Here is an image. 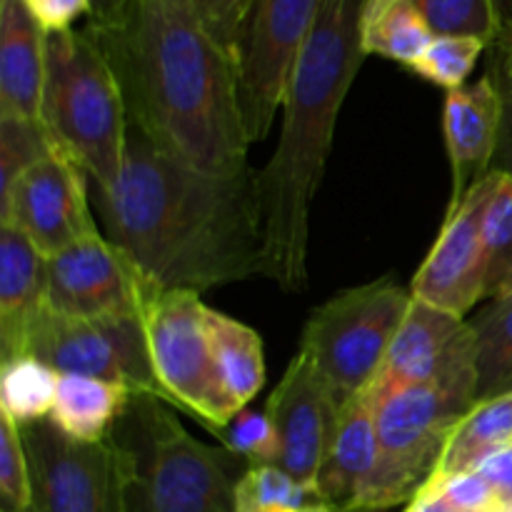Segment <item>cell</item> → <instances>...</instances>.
I'll use <instances>...</instances> for the list:
<instances>
[{
    "label": "cell",
    "mask_w": 512,
    "mask_h": 512,
    "mask_svg": "<svg viewBox=\"0 0 512 512\" xmlns=\"http://www.w3.org/2000/svg\"><path fill=\"white\" fill-rule=\"evenodd\" d=\"M365 0H320L290 73L278 148L255 173L263 225V275L288 293L308 288L310 210L325 175L335 123L368 55L360 45Z\"/></svg>",
    "instance_id": "3"
},
{
    "label": "cell",
    "mask_w": 512,
    "mask_h": 512,
    "mask_svg": "<svg viewBox=\"0 0 512 512\" xmlns=\"http://www.w3.org/2000/svg\"><path fill=\"white\" fill-rule=\"evenodd\" d=\"M500 98H503V125H500L498 150H495L490 173H503L512 178V93L500 95Z\"/></svg>",
    "instance_id": "39"
},
{
    "label": "cell",
    "mask_w": 512,
    "mask_h": 512,
    "mask_svg": "<svg viewBox=\"0 0 512 512\" xmlns=\"http://www.w3.org/2000/svg\"><path fill=\"white\" fill-rule=\"evenodd\" d=\"M485 258V298L512 293V178L498 173L493 195L483 220Z\"/></svg>",
    "instance_id": "28"
},
{
    "label": "cell",
    "mask_w": 512,
    "mask_h": 512,
    "mask_svg": "<svg viewBox=\"0 0 512 512\" xmlns=\"http://www.w3.org/2000/svg\"><path fill=\"white\" fill-rule=\"evenodd\" d=\"M28 355L43 360L60 375H90L113 380L133 393L155 395L163 400L150 365L143 320H88L55 313L45 305Z\"/></svg>",
    "instance_id": "10"
},
{
    "label": "cell",
    "mask_w": 512,
    "mask_h": 512,
    "mask_svg": "<svg viewBox=\"0 0 512 512\" xmlns=\"http://www.w3.org/2000/svg\"><path fill=\"white\" fill-rule=\"evenodd\" d=\"M218 438L223 440V445L230 453L245 460L248 468H255V465H278V435H275V428L265 410H240L220 430Z\"/></svg>",
    "instance_id": "33"
},
{
    "label": "cell",
    "mask_w": 512,
    "mask_h": 512,
    "mask_svg": "<svg viewBox=\"0 0 512 512\" xmlns=\"http://www.w3.org/2000/svg\"><path fill=\"white\" fill-rule=\"evenodd\" d=\"M410 303L413 293L385 275L340 290L310 313L298 350L313 360L340 405L378 380Z\"/></svg>",
    "instance_id": "6"
},
{
    "label": "cell",
    "mask_w": 512,
    "mask_h": 512,
    "mask_svg": "<svg viewBox=\"0 0 512 512\" xmlns=\"http://www.w3.org/2000/svg\"><path fill=\"white\" fill-rule=\"evenodd\" d=\"M405 512H453V510H450V505L445 503V500L440 498L430 485H423V490L410 500V505L405 508Z\"/></svg>",
    "instance_id": "41"
},
{
    "label": "cell",
    "mask_w": 512,
    "mask_h": 512,
    "mask_svg": "<svg viewBox=\"0 0 512 512\" xmlns=\"http://www.w3.org/2000/svg\"><path fill=\"white\" fill-rule=\"evenodd\" d=\"M210 338L220 398L235 418L265 385L263 340L253 328L218 310L210 313Z\"/></svg>",
    "instance_id": "22"
},
{
    "label": "cell",
    "mask_w": 512,
    "mask_h": 512,
    "mask_svg": "<svg viewBox=\"0 0 512 512\" xmlns=\"http://www.w3.org/2000/svg\"><path fill=\"white\" fill-rule=\"evenodd\" d=\"M253 0H193L195 13L215 40L235 58L240 30H243Z\"/></svg>",
    "instance_id": "35"
},
{
    "label": "cell",
    "mask_w": 512,
    "mask_h": 512,
    "mask_svg": "<svg viewBox=\"0 0 512 512\" xmlns=\"http://www.w3.org/2000/svg\"><path fill=\"white\" fill-rule=\"evenodd\" d=\"M18 428L33 483L30 512H125L123 475L110 438L78 443L50 418Z\"/></svg>",
    "instance_id": "11"
},
{
    "label": "cell",
    "mask_w": 512,
    "mask_h": 512,
    "mask_svg": "<svg viewBox=\"0 0 512 512\" xmlns=\"http://www.w3.org/2000/svg\"><path fill=\"white\" fill-rule=\"evenodd\" d=\"M495 5H498V13H500V18H503V25L510 23V20H512V0H495Z\"/></svg>",
    "instance_id": "42"
},
{
    "label": "cell",
    "mask_w": 512,
    "mask_h": 512,
    "mask_svg": "<svg viewBox=\"0 0 512 512\" xmlns=\"http://www.w3.org/2000/svg\"><path fill=\"white\" fill-rule=\"evenodd\" d=\"M50 150L53 140L45 133L43 123L0 118V193H5L23 170L45 158Z\"/></svg>",
    "instance_id": "32"
},
{
    "label": "cell",
    "mask_w": 512,
    "mask_h": 512,
    "mask_svg": "<svg viewBox=\"0 0 512 512\" xmlns=\"http://www.w3.org/2000/svg\"><path fill=\"white\" fill-rule=\"evenodd\" d=\"M235 512H340L318 485L300 483L278 465L245 468L235 485Z\"/></svg>",
    "instance_id": "25"
},
{
    "label": "cell",
    "mask_w": 512,
    "mask_h": 512,
    "mask_svg": "<svg viewBox=\"0 0 512 512\" xmlns=\"http://www.w3.org/2000/svg\"><path fill=\"white\" fill-rule=\"evenodd\" d=\"M58 378L50 365L33 355L3 360L0 370V413L18 425H33L50 418L58 393Z\"/></svg>",
    "instance_id": "27"
},
{
    "label": "cell",
    "mask_w": 512,
    "mask_h": 512,
    "mask_svg": "<svg viewBox=\"0 0 512 512\" xmlns=\"http://www.w3.org/2000/svg\"><path fill=\"white\" fill-rule=\"evenodd\" d=\"M45 255L8 223H0V358L28 355L45 310Z\"/></svg>",
    "instance_id": "18"
},
{
    "label": "cell",
    "mask_w": 512,
    "mask_h": 512,
    "mask_svg": "<svg viewBox=\"0 0 512 512\" xmlns=\"http://www.w3.org/2000/svg\"><path fill=\"white\" fill-rule=\"evenodd\" d=\"M508 512H512V505H510V508H508Z\"/></svg>",
    "instance_id": "44"
},
{
    "label": "cell",
    "mask_w": 512,
    "mask_h": 512,
    "mask_svg": "<svg viewBox=\"0 0 512 512\" xmlns=\"http://www.w3.org/2000/svg\"><path fill=\"white\" fill-rule=\"evenodd\" d=\"M88 30L113 65L130 125L155 148L213 175L248 170L235 58L193 0H130L118 20Z\"/></svg>",
    "instance_id": "2"
},
{
    "label": "cell",
    "mask_w": 512,
    "mask_h": 512,
    "mask_svg": "<svg viewBox=\"0 0 512 512\" xmlns=\"http://www.w3.org/2000/svg\"><path fill=\"white\" fill-rule=\"evenodd\" d=\"M433 35H465L493 45L503 28L495 0H413Z\"/></svg>",
    "instance_id": "29"
},
{
    "label": "cell",
    "mask_w": 512,
    "mask_h": 512,
    "mask_svg": "<svg viewBox=\"0 0 512 512\" xmlns=\"http://www.w3.org/2000/svg\"><path fill=\"white\" fill-rule=\"evenodd\" d=\"M403 385H440L478 403V350L468 320L413 298L373 390Z\"/></svg>",
    "instance_id": "13"
},
{
    "label": "cell",
    "mask_w": 512,
    "mask_h": 512,
    "mask_svg": "<svg viewBox=\"0 0 512 512\" xmlns=\"http://www.w3.org/2000/svg\"><path fill=\"white\" fill-rule=\"evenodd\" d=\"M485 48H488V43H483L480 38L435 35L433 43L410 65V70L418 73L423 80H428V83L440 85L445 90L463 88Z\"/></svg>",
    "instance_id": "30"
},
{
    "label": "cell",
    "mask_w": 512,
    "mask_h": 512,
    "mask_svg": "<svg viewBox=\"0 0 512 512\" xmlns=\"http://www.w3.org/2000/svg\"><path fill=\"white\" fill-rule=\"evenodd\" d=\"M488 75L500 95L512 93V20L500 28L498 38L490 45Z\"/></svg>",
    "instance_id": "38"
},
{
    "label": "cell",
    "mask_w": 512,
    "mask_h": 512,
    "mask_svg": "<svg viewBox=\"0 0 512 512\" xmlns=\"http://www.w3.org/2000/svg\"><path fill=\"white\" fill-rule=\"evenodd\" d=\"M133 390L90 375H60L50 420L78 443H103L128 408Z\"/></svg>",
    "instance_id": "21"
},
{
    "label": "cell",
    "mask_w": 512,
    "mask_h": 512,
    "mask_svg": "<svg viewBox=\"0 0 512 512\" xmlns=\"http://www.w3.org/2000/svg\"><path fill=\"white\" fill-rule=\"evenodd\" d=\"M125 512H235L238 455L195 440L155 395L133 393L108 435Z\"/></svg>",
    "instance_id": "4"
},
{
    "label": "cell",
    "mask_w": 512,
    "mask_h": 512,
    "mask_svg": "<svg viewBox=\"0 0 512 512\" xmlns=\"http://www.w3.org/2000/svg\"><path fill=\"white\" fill-rule=\"evenodd\" d=\"M340 410L343 405L320 370L303 350H298L265 403V413L278 435V468L300 483L315 485L333 445Z\"/></svg>",
    "instance_id": "16"
},
{
    "label": "cell",
    "mask_w": 512,
    "mask_h": 512,
    "mask_svg": "<svg viewBox=\"0 0 512 512\" xmlns=\"http://www.w3.org/2000/svg\"><path fill=\"white\" fill-rule=\"evenodd\" d=\"M425 485L435 490L453 512H508V505L498 498L493 485L475 470L453 475H430Z\"/></svg>",
    "instance_id": "34"
},
{
    "label": "cell",
    "mask_w": 512,
    "mask_h": 512,
    "mask_svg": "<svg viewBox=\"0 0 512 512\" xmlns=\"http://www.w3.org/2000/svg\"><path fill=\"white\" fill-rule=\"evenodd\" d=\"M210 313L195 290H153L140 320L165 403L188 410L218 435L233 418L215 380Z\"/></svg>",
    "instance_id": "8"
},
{
    "label": "cell",
    "mask_w": 512,
    "mask_h": 512,
    "mask_svg": "<svg viewBox=\"0 0 512 512\" xmlns=\"http://www.w3.org/2000/svg\"><path fill=\"white\" fill-rule=\"evenodd\" d=\"M320 0H253L235 48L238 100L250 143L268 138Z\"/></svg>",
    "instance_id": "9"
},
{
    "label": "cell",
    "mask_w": 512,
    "mask_h": 512,
    "mask_svg": "<svg viewBox=\"0 0 512 512\" xmlns=\"http://www.w3.org/2000/svg\"><path fill=\"white\" fill-rule=\"evenodd\" d=\"M45 35L73 30L75 20L93 13V0H20Z\"/></svg>",
    "instance_id": "36"
},
{
    "label": "cell",
    "mask_w": 512,
    "mask_h": 512,
    "mask_svg": "<svg viewBox=\"0 0 512 512\" xmlns=\"http://www.w3.org/2000/svg\"><path fill=\"white\" fill-rule=\"evenodd\" d=\"M478 350V400L512 390V293L500 295L470 323Z\"/></svg>",
    "instance_id": "26"
},
{
    "label": "cell",
    "mask_w": 512,
    "mask_h": 512,
    "mask_svg": "<svg viewBox=\"0 0 512 512\" xmlns=\"http://www.w3.org/2000/svg\"><path fill=\"white\" fill-rule=\"evenodd\" d=\"M475 473L483 475L493 490L498 493V498L503 500L505 505H512V443L503 445V448L490 450L488 455L475 463Z\"/></svg>",
    "instance_id": "37"
},
{
    "label": "cell",
    "mask_w": 512,
    "mask_h": 512,
    "mask_svg": "<svg viewBox=\"0 0 512 512\" xmlns=\"http://www.w3.org/2000/svg\"><path fill=\"white\" fill-rule=\"evenodd\" d=\"M375 408H378V395L373 385L343 405L333 445L315 478V485L325 495V500L340 512L353 510L358 505V498L363 495L378 463Z\"/></svg>",
    "instance_id": "20"
},
{
    "label": "cell",
    "mask_w": 512,
    "mask_h": 512,
    "mask_svg": "<svg viewBox=\"0 0 512 512\" xmlns=\"http://www.w3.org/2000/svg\"><path fill=\"white\" fill-rule=\"evenodd\" d=\"M475 400L440 385H403L378 395V463L353 510L410 503L435 473L450 433Z\"/></svg>",
    "instance_id": "7"
},
{
    "label": "cell",
    "mask_w": 512,
    "mask_h": 512,
    "mask_svg": "<svg viewBox=\"0 0 512 512\" xmlns=\"http://www.w3.org/2000/svg\"><path fill=\"white\" fill-rule=\"evenodd\" d=\"M45 40L20 0H0V118L40 123Z\"/></svg>",
    "instance_id": "19"
},
{
    "label": "cell",
    "mask_w": 512,
    "mask_h": 512,
    "mask_svg": "<svg viewBox=\"0 0 512 512\" xmlns=\"http://www.w3.org/2000/svg\"><path fill=\"white\" fill-rule=\"evenodd\" d=\"M130 0H93V13H90L88 23L93 25H108L123 15Z\"/></svg>",
    "instance_id": "40"
},
{
    "label": "cell",
    "mask_w": 512,
    "mask_h": 512,
    "mask_svg": "<svg viewBox=\"0 0 512 512\" xmlns=\"http://www.w3.org/2000/svg\"><path fill=\"white\" fill-rule=\"evenodd\" d=\"M343 512H390V510H343Z\"/></svg>",
    "instance_id": "43"
},
{
    "label": "cell",
    "mask_w": 512,
    "mask_h": 512,
    "mask_svg": "<svg viewBox=\"0 0 512 512\" xmlns=\"http://www.w3.org/2000/svg\"><path fill=\"white\" fill-rule=\"evenodd\" d=\"M98 193L105 238L158 290H203L263 275L255 170L213 175L128 128L118 183Z\"/></svg>",
    "instance_id": "1"
},
{
    "label": "cell",
    "mask_w": 512,
    "mask_h": 512,
    "mask_svg": "<svg viewBox=\"0 0 512 512\" xmlns=\"http://www.w3.org/2000/svg\"><path fill=\"white\" fill-rule=\"evenodd\" d=\"M433 38V30L413 0H365L360 15V45L365 55H380L410 68Z\"/></svg>",
    "instance_id": "23"
},
{
    "label": "cell",
    "mask_w": 512,
    "mask_h": 512,
    "mask_svg": "<svg viewBox=\"0 0 512 512\" xmlns=\"http://www.w3.org/2000/svg\"><path fill=\"white\" fill-rule=\"evenodd\" d=\"M153 290L158 288L105 235L45 260V305L70 318H140Z\"/></svg>",
    "instance_id": "14"
},
{
    "label": "cell",
    "mask_w": 512,
    "mask_h": 512,
    "mask_svg": "<svg viewBox=\"0 0 512 512\" xmlns=\"http://www.w3.org/2000/svg\"><path fill=\"white\" fill-rule=\"evenodd\" d=\"M40 123L55 148L68 153L95 190L120 178L128 145V110L115 70L88 25L50 33Z\"/></svg>",
    "instance_id": "5"
},
{
    "label": "cell",
    "mask_w": 512,
    "mask_h": 512,
    "mask_svg": "<svg viewBox=\"0 0 512 512\" xmlns=\"http://www.w3.org/2000/svg\"><path fill=\"white\" fill-rule=\"evenodd\" d=\"M498 173H488L465 193L455 208H448L438 240L415 273L410 293L423 303L465 318L485 298L483 220Z\"/></svg>",
    "instance_id": "15"
},
{
    "label": "cell",
    "mask_w": 512,
    "mask_h": 512,
    "mask_svg": "<svg viewBox=\"0 0 512 512\" xmlns=\"http://www.w3.org/2000/svg\"><path fill=\"white\" fill-rule=\"evenodd\" d=\"M33 510L28 453L18 423L0 413V512Z\"/></svg>",
    "instance_id": "31"
},
{
    "label": "cell",
    "mask_w": 512,
    "mask_h": 512,
    "mask_svg": "<svg viewBox=\"0 0 512 512\" xmlns=\"http://www.w3.org/2000/svg\"><path fill=\"white\" fill-rule=\"evenodd\" d=\"M88 180L85 170L53 145L0 193V223L18 228L45 258L95 238L100 228L90 210Z\"/></svg>",
    "instance_id": "12"
},
{
    "label": "cell",
    "mask_w": 512,
    "mask_h": 512,
    "mask_svg": "<svg viewBox=\"0 0 512 512\" xmlns=\"http://www.w3.org/2000/svg\"><path fill=\"white\" fill-rule=\"evenodd\" d=\"M503 125V98L488 73L475 83L445 93L443 130L453 170L450 208L493 170Z\"/></svg>",
    "instance_id": "17"
},
{
    "label": "cell",
    "mask_w": 512,
    "mask_h": 512,
    "mask_svg": "<svg viewBox=\"0 0 512 512\" xmlns=\"http://www.w3.org/2000/svg\"><path fill=\"white\" fill-rule=\"evenodd\" d=\"M508 443H512V390L498 398L478 400L473 410L458 420L433 475L473 470L483 455Z\"/></svg>",
    "instance_id": "24"
}]
</instances>
